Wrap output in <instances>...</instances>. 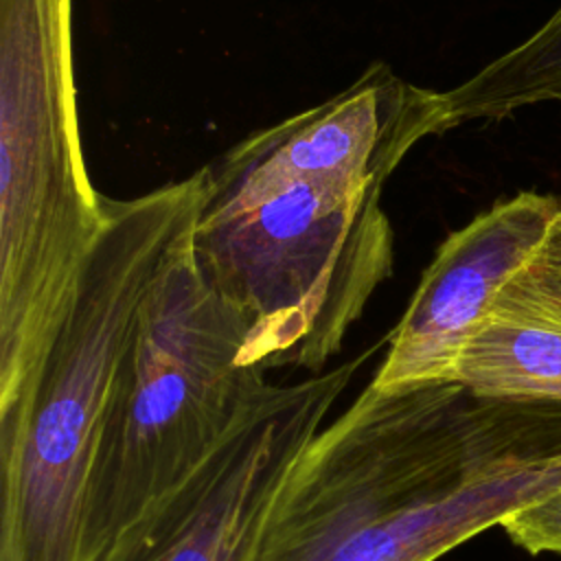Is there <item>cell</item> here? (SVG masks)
<instances>
[{"instance_id":"obj_1","label":"cell","mask_w":561,"mask_h":561,"mask_svg":"<svg viewBox=\"0 0 561 561\" xmlns=\"http://www.w3.org/2000/svg\"><path fill=\"white\" fill-rule=\"evenodd\" d=\"M445 131V92L377 61L342 92L206 164L193 254L250 320L261 368L320 373L342 348L392 274L381 191L414 145Z\"/></svg>"},{"instance_id":"obj_2","label":"cell","mask_w":561,"mask_h":561,"mask_svg":"<svg viewBox=\"0 0 561 561\" xmlns=\"http://www.w3.org/2000/svg\"><path fill=\"white\" fill-rule=\"evenodd\" d=\"M460 383H368L283 478L252 561H436L561 491V447L519 440Z\"/></svg>"},{"instance_id":"obj_3","label":"cell","mask_w":561,"mask_h":561,"mask_svg":"<svg viewBox=\"0 0 561 561\" xmlns=\"http://www.w3.org/2000/svg\"><path fill=\"white\" fill-rule=\"evenodd\" d=\"M204 193L206 167L131 199L105 197L64 324L0 403V561H90L88 497L121 370L142 302Z\"/></svg>"},{"instance_id":"obj_4","label":"cell","mask_w":561,"mask_h":561,"mask_svg":"<svg viewBox=\"0 0 561 561\" xmlns=\"http://www.w3.org/2000/svg\"><path fill=\"white\" fill-rule=\"evenodd\" d=\"M103 224L79 140L72 0H0V403L42 364Z\"/></svg>"},{"instance_id":"obj_5","label":"cell","mask_w":561,"mask_h":561,"mask_svg":"<svg viewBox=\"0 0 561 561\" xmlns=\"http://www.w3.org/2000/svg\"><path fill=\"white\" fill-rule=\"evenodd\" d=\"M193 224L142 302L112 399L88 497L90 561L182 482L270 383L250 351V320L195 261Z\"/></svg>"},{"instance_id":"obj_6","label":"cell","mask_w":561,"mask_h":561,"mask_svg":"<svg viewBox=\"0 0 561 561\" xmlns=\"http://www.w3.org/2000/svg\"><path fill=\"white\" fill-rule=\"evenodd\" d=\"M375 351L294 383H267L226 438L96 561H252L289 465Z\"/></svg>"},{"instance_id":"obj_7","label":"cell","mask_w":561,"mask_h":561,"mask_svg":"<svg viewBox=\"0 0 561 561\" xmlns=\"http://www.w3.org/2000/svg\"><path fill=\"white\" fill-rule=\"evenodd\" d=\"M559 217V197L522 191L454 230L425 267L370 383L383 392L449 383L469 337Z\"/></svg>"},{"instance_id":"obj_8","label":"cell","mask_w":561,"mask_h":561,"mask_svg":"<svg viewBox=\"0 0 561 561\" xmlns=\"http://www.w3.org/2000/svg\"><path fill=\"white\" fill-rule=\"evenodd\" d=\"M451 381L482 399L561 403V318L502 289Z\"/></svg>"},{"instance_id":"obj_9","label":"cell","mask_w":561,"mask_h":561,"mask_svg":"<svg viewBox=\"0 0 561 561\" xmlns=\"http://www.w3.org/2000/svg\"><path fill=\"white\" fill-rule=\"evenodd\" d=\"M447 127L504 118L522 107L561 103V4L524 42L445 92Z\"/></svg>"},{"instance_id":"obj_10","label":"cell","mask_w":561,"mask_h":561,"mask_svg":"<svg viewBox=\"0 0 561 561\" xmlns=\"http://www.w3.org/2000/svg\"><path fill=\"white\" fill-rule=\"evenodd\" d=\"M504 291L561 318V217L537 254L504 285Z\"/></svg>"},{"instance_id":"obj_11","label":"cell","mask_w":561,"mask_h":561,"mask_svg":"<svg viewBox=\"0 0 561 561\" xmlns=\"http://www.w3.org/2000/svg\"><path fill=\"white\" fill-rule=\"evenodd\" d=\"M502 528L515 546L530 554L561 557V491L517 511Z\"/></svg>"}]
</instances>
